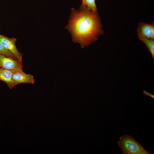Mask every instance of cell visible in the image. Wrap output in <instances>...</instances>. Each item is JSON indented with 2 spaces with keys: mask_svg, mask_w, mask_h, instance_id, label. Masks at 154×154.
I'll return each instance as SVG.
<instances>
[{
  "mask_svg": "<svg viewBox=\"0 0 154 154\" xmlns=\"http://www.w3.org/2000/svg\"><path fill=\"white\" fill-rule=\"evenodd\" d=\"M101 20L97 11L81 5L78 9H71L65 28L71 34L72 41L80 44L84 48L97 41L104 33Z\"/></svg>",
  "mask_w": 154,
  "mask_h": 154,
  "instance_id": "6da1fadb",
  "label": "cell"
},
{
  "mask_svg": "<svg viewBox=\"0 0 154 154\" xmlns=\"http://www.w3.org/2000/svg\"><path fill=\"white\" fill-rule=\"evenodd\" d=\"M119 138L118 144L123 154H141L145 150L142 145L131 136L124 135Z\"/></svg>",
  "mask_w": 154,
  "mask_h": 154,
  "instance_id": "7a4b0ae2",
  "label": "cell"
},
{
  "mask_svg": "<svg viewBox=\"0 0 154 154\" xmlns=\"http://www.w3.org/2000/svg\"><path fill=\"white\" fill-rule=\"evenodd\" d=\"M0 64L1 67L5 69L13 71H23L22 61L0 54Z\"/></svg>",
  "mask_w": 154,
  "mask_h": 154,
  "instance_id": "3957f363",
  "label": "cell"
},
{
  "mask_svg": "<svg viewBox=\"0 0 154 154\" xmlns=\"http://www.w3.org/2000/svg\"><path fill=\"white\" fill-rule=\"evenodd\" d=\"M16 39L9 38L0 34V41L4 46L19 60L22 61V54L19 52L16 46Z\"/></svg>",
  "mask_w": 154,
  "mask_h": 154,
  "instance_id": "277c9868",
  "label": "cell"
},
{
  "mask_svg": "<svg viewBox=\"0 0 154 154\" xmlns=\"http://www.w3.org/2000/svg\"><path fill=\"white\" fill-rule=\"evenodd\" d=\"M137 33L139 37H144L154 39V23H139L137 28Z\"/></svg>",
  "mask_w": 154,
  "mask_h": 154,
  "instance_id": "5b68a950",
  "label": "cell"
},
{
  "mask_svg": "<svg viewBox=\"0 0 154 154\" xmlns=\"http://www.w3.org/2000/svg\"><path fill=\"white\" fill-rule=\"evenodd\" d=\"M12 80L15 86L23 83L33 84L35 82L33 75L26 74L23 71H14L12 76Z\"/></svg>",
  "mask_w": 154,
  "mask_h": 154,
  "instance_id": "8992f818",
  "label": "cell"
},
{
  "mask_svg": "<svg viewBox=\"0 0 154 154\" xmlns=\"http://www.w3.org/2000/svg\"><path fill=\"white\" fill-rule=\"evenodd\" d=\"M14 71L2 67L0 68V80L5 82L10 89L15 86L12 80Z\"/></svg>",
  "mask_w": 154,
  "mask_h": 154,
  "instance_id": "52a82bcc",
  "label": "cell"
},
{
  "mask_svg": "<svg viewBox=\"0 0 154 154\" xmlns=\"http://www.w3.org/2000/svg\"><path fill=\"white\" fill-rule=\"evenodd\" d=\"M139 39L146 45L154 59V39L144 37H139Z\"/></svg>",
  "mask_w": 154,
  "mask_h": 154,
  "instance_id": "ba28073f",
  "label": "cell"
},
{
  "mask_svg": "<svg viewBox=\"0 0 154 154\" xmlns=\"http://www.w3.org/2000/svg\"><path fill=\"white\" fill-rule=\"evenodd\" d=\"M81 5L86 6L90 9L97 11L95 0H82Z\"/></svg>",
  "mask_w": 154,
  "mask_h": 154,
  "instance_id": "9c48e42d",
  "label": "cell"
},
{
  "mask_svg": "<svg viewBox=\"0 0 154 154\" xmlns=\"http://www.w3.org/2000/svg\"><path fill=\"white\" fill-rule=\"evenodd\" d=\"M0 54L4 55L8 57L19 60L16 57L14 56L8 50L6 49L4 46L0 41Z\"/></svg>",
  "mask_w": 154,
  "mask_h": 154,
  "instance_id": "30bf717a",
  "label": "cell"
},
{
  "mask_svg": "<svg viewBox=\"0 0 154 154\" xmlns=\"http://www.w3.org/2000/svg\"><path fill=\"white\" fill-rule=\"evenodd\" d=\"M143 93L144 94H145L146 96H149L153 98H154V95L151 94L150 93H149L148 92H147L145 90L143 91Z\"/></svg>",
  "mask_w": 154,
  "mask_h": 154,
  "instance_id": "8fae6325",
  "label": "cell"
},
{
  "mask_svg": "<svg viewBox=\"0 0 154 154\" xmlns=\"http://www.w3.org/2000/svg\"><path fill=\"white\" fill-rule=\"evenodd\" d=\"M1 68V65L0 64V68Z\"/></svg>",
  "mask_w": 154,
  "mask_h": 154,
  "instance_id": "7c38bea8",
  "label": "cell"
}]
</instances>
